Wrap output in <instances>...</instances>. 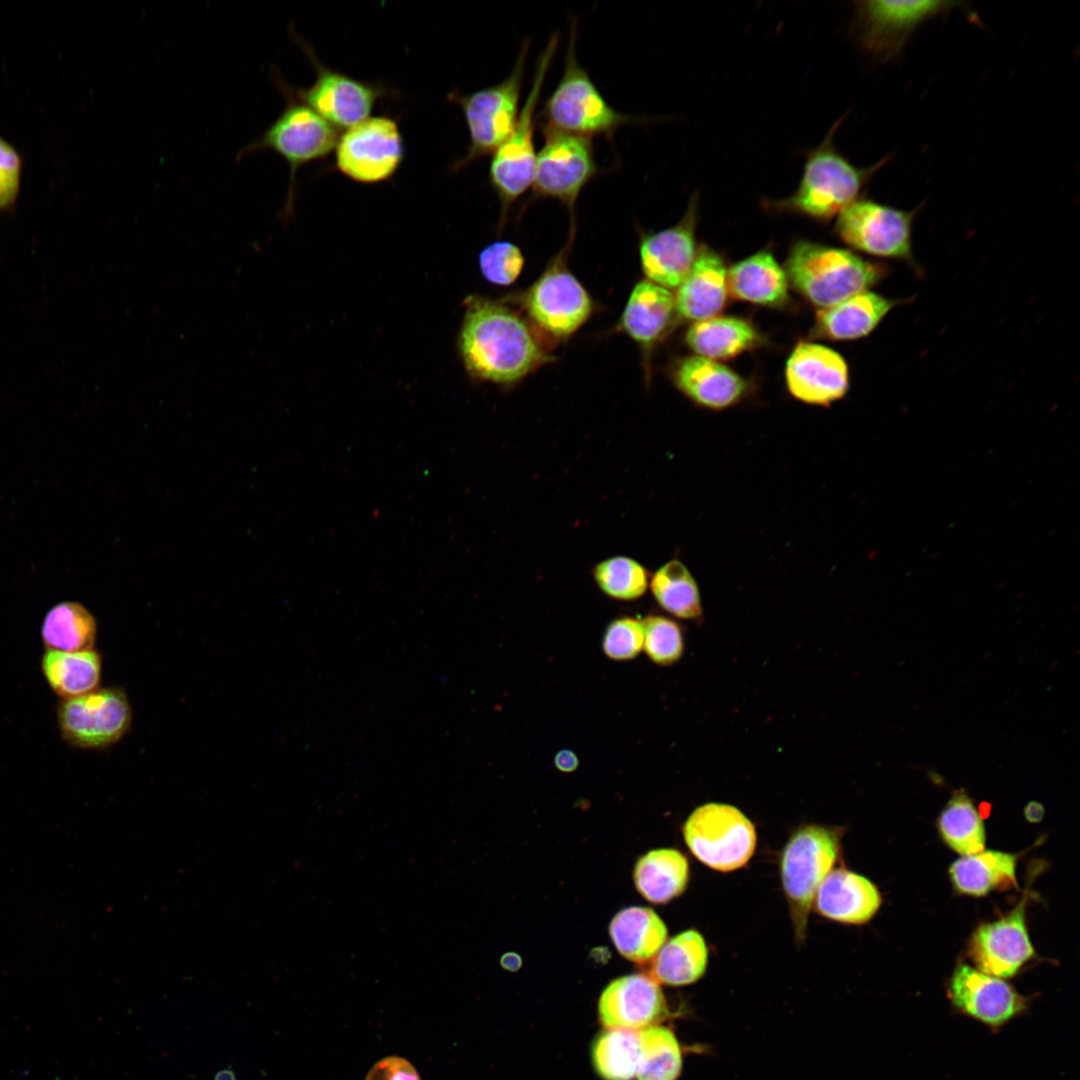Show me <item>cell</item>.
Returning a JSON list of instances; mask_svg holds the SVG:
<instances>
[{
	"instance_id": "cell-39",
	"label": "cell",
	"mask_w": 1080,
	"mask_h": 1080,
	"mask_svg": "<svg viewBox=\"0 0 1080 1080\" xmlns=\"http://www.w3.org/2000/svg\"><path fill=\"white\" fill-rule=\"evenodd\" d=\"M592 575L600 591L618 601L639 599L649 585L646 568L627 556H614L597 563Z\"/></svg>"
},
{
	"instance_id": "cell-27",
	"label": "cell",
	"mask_w": 1080,
	"mask_h": 1080,
	"mask_svg": "<svg viewBox=\"0 0 1080 1080\" xmlns=\"http://www.w3.org/2000/svg\"><path fill=\"white\" fill-rule=\"evenodd\" d=\"M727 288L736 299L764 306H780L788 298L786 272L765 250L734 264L727 271Z\"/></svg>"
},
{
	"instance_id": "cell-34",
	"label": "cell",
	"mask_w": 1080,
	"mask_h": 1080,
	"mask_svg": "<svg viewBox=\"0 0 1080 1080\" xmlns=\"http://www.w3.org/2000/svg\"><path fill=\"white\" fill-rule=\"evenodd\" d=\"M97 625L93 615L77 602H62L46 614L41 636L48 650L76 652L91 650Z\"/></svg>"
},
{
	"instance_id": "cell-38",
	"label": "cell",
	"mask_w": 1080,
	"mask_h": 1080,
	"mask_svg": "<svg viewBox=\"0 0 1080 1080\" xmlns=\"http://www.w3.org/2000/svg\"><path fill=\"white\" fill-rule=\"evenodd\" d=\"M640 1054L637 1080H676L682 1057L673 1032L659 1025L638 1030Z\"/></svg>"
},
{
	"instance_id": "cell-21",
	"label": "cell",
	"mask_w": 1080,
	"mask_h": 1080,
	"mask_svg": "<svg viewBox=\"0 0 1080 1080\" xmlns=\"http://www.w3.org/2000/svg\"><path fill=\"white\" fill-rule=\"evenodd\" d=\"M949 995L957 1009L990 1026L1007 1023L1025 1008V999L1004 980L963 963L953 972Z\"/></svg>"
},
{
	"instance_id": "cell-43",
	"label": "cell",
	"mask_w": 1080,
	"mask_h": 1080,
	"mask_svg": "<svg viewBox=\"0 0 1080 1080\" xmlns=\"http://www.w3.org/2000/svg\"><path fill=\"white\" fill-rule=\"evenodd\" d=\"M21 173L20 154L0 136V210L14 206L20 190Z\"/></svg>"
},
{
	"instance_id": "cell-13",
	"label": "cell",
	"mask_w": 1080,
	"mask_h": 1080,
	"mask_svg": "<svg viewBox=\"0 0 1080 1080\" xmlns=\"http://www.w3.org/2000/svg\"><path fill=\"white\" fill-rule=\"evenodd\" d=\"M131 721L127 697L117 688L95 689L64 699L58 708L63 739L79 748L100 749L116 743L129 730Z\"/></svg>"
},
{
	"instance_id": "cell-5",
	"label": "cell",
	"mask_w": 1080,
	"mask_h": 1080,
	"mask_svg": "<svg viewBox=\"0 0 1080 1080\" xmlns=\"http://www.w3.org/2000/svg\"><path fill=\"white\" fill-rule=\"evenodd\" d=\"M839 849L840 831L819 825L799 828L785 845L780 875L798 942L805 938L815 893L836 862Z\"/></svg>"
},
{
	"instance_id": "cell-36",
	"label": "cell",
	"mask_w": 1080,
	"mask_h": 1080,
	"mask_svg": "<svg viewBox=\"0 0 1080 1080\" xmlns=\"http://www.w3.org/2000/svg\"><path fill=\"white\" fill-rule=\"evenodd\" d=\"M944 841L962 856L979 853L985 847L983 821L965 791H956L938 819Z\"/></svg>"
},
{
	"instance_id": "cell-6",
	"label": "cell",
	"mask_w": 1080,
	"mask_h": 1080,
	"mask_svg": "<svg viewBox=\"0 0 1080 1080\" xmlns=\"http://www.w3.org/2000/svg\"><path fill=\"white\" fill-rule=\"evenodd\" d=\"M558 42L559 36L555 33L537 60L530 92L519 111L512 133L493 153L489 182L503 210H507L533 184L537 159L534 145L535 110Z\"/></svg>"
},
{
	"instance_id": "cell-31",
	"label": "cell",
	"mask_w": 1080,
	"mask_h": 1080,
	"mask_svg": "<svg viewBox=\"0 0 1080 1080\" xmlns=\"http://www.w3.org/2000/svg\"><path fill=\"white\" fill-rule=\"evenodd\" d=\"M708 950L703 936L696 930H686L665 942L650 969L658 983L683 986L696 982L705 973Z\"/></svg>"
},
{
	"instance_id": "cell-24",
	"label": "cell",
	"mask_w": 1080,
	"mask_h": 1080,
	"mask_svg": "<svg viewBox=\"0 0 1080 1080\" xmlns=\"http://www.w3.org/2000/svg\"><path fill=\"white\" fill-rule=\"evenodd\" d=\"M880 904V893L870 880L840 868L827 874L816 894V909L822 916L847 924L866 923Z\"/></svg>"
},
{
	"instance_id": "cell-25",
	"label": "cell",
	"mask_w": 1080,
	"mask_h": 1080,
	"mask_svg": "<svg viewBox=\"0 0 1080 1080\" xmlns=\"http://www.w3.org/2000/svg\"><path fill=\"white\" fill-rule=\"evenodd\" d=\"M897 304L872 291L855 294L816 315L815 334L832 340H854L870 334Z\"/></svg>"
},
{
	"instance_id": "cell-48",
	"label": "cell",
	"mask_w": 1080,
	"mask_h": 1080,
	"mask_svg": "<svg viewBox=\"0 0 1080 1080\" xmlns=\"http://www.w3.org/2000/svg\"><path fill=\"white\" fill-rule=\"evenodd\" d=\"M214 1080H237L236 1075L231 1069H223L215 1074Z\"/></svg>"
},
{
	"instance_id": "cell-9",
	"label": "cell",
	"mask_w": 1080,
	"mask_h": 1080,
	"mask_svg": "<svg viewBox=\"0 0 1080 1080\" xmlns=\"http://www.w3.org/2000/svg\"><path fill=\"white\" fill-rule=\"evenodd\" d=\"M683 835L699 861L721 872L744 866L757 842L753 823L738 808L723 803L696 808L684 823Z\"/></svg>"
},
{
	"instance_id": "cell-10",
	"label": "cell",
	"mask_w": 1080,
	"mask_h": 1080,
	"mask_svg": "<svg viewBox=\"0 0 1080 1080\" xmlns=\"http://www.w3.org/2000/svg\"><path fill=\"white\" fill-rule=\"evenodd\" d=\"M544 144L537 154L535 196L553 198L572 213L584 187L598 174L590 137L541 127Z\"/></svg>"
},
{
	"instance_id": "cell-18",
	"label": "cell",
	"mask_w": 1080,
	"mask_h": 1080,
	"mask_svg": "<svg viewBox=\"0 0 1080 1080\" xmlns=\"http://www.w3.org/2000/svg\"><path fill=\"white\" fill-rule=\"evenodd\" d=\"M789 392L808 404L828 405L842 398L849 387L844 358L826 346L800 342L786 363Z\"/></svg>"
},
{
	"instance_id": "cell-26",
	"label": "cell",
	"mask_w": 1080,
	"mask_h": 1080,
	"mask_svg": "<svg viewBox=\"0 0 1080 1080\" xmlns=\"http://www.w3.org/2000/svg\"><path fill=\"white\" fill-rule=\"evenodd\" d=\"M675 312V295L646 279L631 291L620 323L630 338L648 348L664 334Z\"/></svg>"
},
{
	"instance_id": "cell-19",
	"label": "cell",
	"mask_w": 1080,
	"mask_h": 1080,
	"mask_svg": "<svg viewBox=\"0 0 1080 1080\" xmlns=\"http://www.w3.org/2000/svg\"><path fill=\"white\" fill-rule=\"evenodd\" d=\"M1026 901L1027 895L1005 917L976 929L969 943V956L978 970L1008 978L1034 956L1025 925Z\"/></svg>"
},
{
	"instance_id": "cell-16",
	"label": "cell",
	"mask_w": 1080,
	"mask_h": 1080,
	"mask_svg": "<svg viewBox=\"0 0 1080 1080\" xmlns=\"http://www.w3.org/2000/svg\"><path fill=\"white\" fill-rule=\"evenodd\" d=\"M524 304L538 327L555 337L578 330L592 312L590 295L563 265L550 266L529 288Z\"/></svg>"
},
{
	"instance_id": "cell-47",
	"label": "cell",
	"mask_w": 1080,
	"mask_h": 1080,
	"mask_svg": "<svg viewBox=\"0 0 1080 1080\" xmlns=\"http://www.w3.org/2000/svg\"><path fill=\"white\" fill-rule=\"evenodd\" d=\"M501 966L509 971H516L521 967L522 959L515 952H507L500 959Z\"/></svg>"
},
{
	"instance_id": "cell-3",
	"label": "cell",
	"mask_w": 1080,
	"mask_h": 1080,
	"mask_svg": "<svg viewBox=\"0 0 1080 1080\" xmlns=\"http://www.w3.org/2000/svg\"><path fill=\"white\" fill-rule=\"evenodd\" d=\"M786 275L793 287L821 309L878 284L887 269L853 252L800 241L791 249Z\"/></svg>"
},
{
	"instance_id": "cell-46",
	"label": "cell",
	"mask_w": 1080,
	"mask_h": 1080,
	"mask_svg": "<svg viewBox=\"0 0 1080 1080\" xmlns=\"http://www.w3.org/2000/svg\"><path fill=\"white\" fill-rule=\"evenodd\" d=\"M1024 814L1028 821L1037 823L1043 818L1044 808L1039 802L1031 801L1025 807Z\"/></svg>"
},
{
	"instance_id": "cell-41",
	"label": "cell",
	"mask_w": 1080,
	"mask_h": 1080,
	"mask_svg": "<svg viewBox=\"0 0 1080 1080\" xmlns=\"http://www.w3.org/2000/svg\"><path fill=\"white\" fill-rule=\"evenodd\" d=\"M479 266L487 281L507 286L520 275L524 266V257L515 244L497 241L480 252Z\"/></svg>"
},
{
	"instance_id": "cell-28",
	"label": "cell",
	"mask_w": 1080,
	"mask_h": 1080,
	"mask_svg": "<svg viewBox=\"0 0 1080 1080\" xmlns=\"http://www.w3.org/2000/svg\"><path fill=\"white\" fill-rule=\"evenodd\" d=\"M609 935L620 955L634 963L646 964L666 942L668 931L653 909L631 906L613 917Z\"/></svg>"
},
{
	"instance_id": "cell-29",
	"label": "cell",
	"mask_w": 1080,
	"mask_h": 1080,
	"mask_svg": "<svg viewBox=\"0 0 1080 1080\" xmlns=\"http://www.w3.org/2000/svg\"><path fill=\"white\" fill-rule=\"evenodd\" d=\"M633 879L637 891L646 900L655 904L667 903L685 890L689 864L676 849H654L638 859Z\"/></svg>"
},
{
	"instance_id": "cell-44",
	"label": "cell",
	"mask_w": 1080,
	"mask_h": 1080,
	"mask_svg": "<svg viewBox=\"0 0 1080 1080\" xmlns=\"http://www.w3.org/2000/svg\"><path fill=\"white\" fill-rule=\"evenodd\" d=\"M365 1080H421L414 1066L406 1059L389 1056L379 1060L369 1070Z\"/></svg>"
},
{
	"instance_id": "cell-33",
	"label": "cell",
	"mask_w": 1080,
	"mask_h": 1080,
	"mask_svg": "<svg viewBox=\"0 0 1080 1080\" xmlns=\"http://www.w3.org/2000/svg\"><path fill=\"white\" fill-rule=\"evenodd\" d=\"M52 690L64 699L94 691L100 682L101 659L94 650H47L41 662Z\"/></svg>"
},
{
	"instance_id": "cell-22",
	"label": "cell",
	"mask_w": 1080,
	"mask_h": 1080,
	"mask_svg": "<svg viewBox=\"0 0 1080 1080\" xmlns=\"http://www.w3.org/2000/svg\"><path fill=\"white\" fill-rule=\"evenodd\" d=\"M673 379L679 390L699 406L724 409L739 402L747 382L721 363L698 355L681 359Z\"/></svg>"
},
{
	"instance_id": "cell-32",
	"label": "cell",
	"mask_w": 1080,
	"mask_h": 1080,
	"mask_svg": "<svg viewBox=\"0 0 1080 1080\" xmlns=\"http://www.w3.org/2000/svg\"><path fill=\"white\" fill-rule=\"evenodd\" d=\"M1014 854L983 850L954 861L950 875L956 889L964 894L983 896L996 888L1017 886Z\"/></svg>"
},
{
	"instance_id": "cell-11",
	"label": "cell",
	"mask_w": 1080,
	"mask_h": 1080,
	"mask_svg": "<svg viewBox=\"0 0 1080 1080\" xmlns=\"http://www.w3.org/2000/svg\"><path fill=\"white\" fill-rule=\"evenodd\" d=\"M338 170L353 181L373 184L389 179L404 156L397 123L385 116L369 117L348 128L335 147Z\"/></svg>"
},
{
	"instance_id": "cell-8",
	"label": "cell",
	"mask_w": 1080,
	"mask_h": 1080,
	"mask_svg": "<svg viewBox=\"0 0 1080 1080\" xmlns=\"http://www.w3.org/2000/svg\"><path fill=\"white\" fill-rule=\"evenodd\" d=\"M287 104L279 116L253 141L244 146L237 159L261 150L281 156L289 167L286 211L291 209L299 168L321 159L335 149L339 136L336 128L310 107L283 93Z\"/></svg>"
},
{
	"instance_id": "cell-12",
	"label": "cell",
	"mask_w": 1080,
	"mask_h": 1080,
	"mask_svg": "<svg viewBox=\"0 0 1080 1080\" xmlns=\"http://www.w3.org/2000/svg\"><path fill=\"white\" fill-rule=\"evenodd\" d=\"M914 215V211L858 198L839 213L835 233L847 245L867 254L907 260L912 254Z\"/></svg>"
},
{
	"instance_id": "cell-7",
	"label": "cell",
	"mask_w": 1080,
	"mask_h": 1080,
	"mask_svg": "<svg viewBox=\"0 0 1080 1080\" xmlns=\"http://www.w3.org/2000/svg\"><path fill=\"white\" fill-rule=\"evenodd\" d=\"M528 50L529 42L525 41L512 71L498 84L453 96L462 109L470 138L466 154L457 162V168L493 154L512 133L519 115Z\"/></svg>"
},
{
	"instance_id": "cell-45",
	"label": "cell",
	"mask_w": 1080,
	"mask_h": 1080,
	"mask_svg": "<svg viewBox=\"0 0 1080 1080\" xmlns=\"http://www.w3.org/2000/svg\"><path fill=\"white\" fill-rule=\"evenodd\" d=\"M554 765L561 772H572L578 768L579 759L570 749H561L554 756Z\"/></svg>"
},
{
	"instance_id": "cell-40",
	"label": "cell",
	"mask_w": 1080,
	"mask_h": 1080,
	"mask_svg": "<svg viewBox=\"0 0 1080 1080\" xmlns=\"http://www.w3.org/2000/svg\"><path fill=\"white\" fill-rule=\"evenodd\" d=\"M643 649L652 662L668 666L682 656L684 645L679 625L664 616L650 615L642 620Z\"/></svg>"
},
{
	"instance_id": "cell-37",
	"label": "cell",
	"mask_w": 1080,
	"mask_h": 1080,
	"mask_svg": "<svg viewBox=\"0 0 1080 1080\" xmlns=\"http://www.w3.org/2000/svg\"><path fill=\"white\" fill-rule=\"evenodd\" d=\"M640 1054L638 1031L606 1029L593 1044L592 1058L604 1080H633Z\"/></svg>"
},
{
	"instance_id": "cell-42",
	"label": "cell",
	"mask_w": 1080,
	"mask_h": 1080,
	"mask_svg": "<svg viewBox=\"0 0 1080 1080\" xmlns=\"http://www.w3.org/2000/svg\"><path fill=\"white\" fill-rule=\"evenodd\" d=\"M642 620L633 617H621L610 622L603 634L602 649L604 654L615 661H627L635 658L643 649Z\"/></svg>"
},
{
	"instance_id": "cell-1",
	"label": "cell",
	"mask_w": 1080,
	"mask_h": 1080,
	"mask_svg": "<svg viewBox=\"0 0 1080 1080\" xmlns=\"http://www.w3.org/2000/svg\"><path fill=\"white\" fill-rule=\"evenodd\" d=\"M459 349L473 376L499 384L517 382L551 359L517 313L477 297L466 302Z\"/></svg>"
},
{
	"instance_id": "cell-14",
	"label": "cell",
	"mask_w": 1080,
	"mask_h": 1080,
	"mask_svg": "<svg viewBox=\"0 0 1080 1080\" xmlns=\"http://www.w3.org/2000/svg\"><path fill=\"white\" fill-rule=\"evenodd\" d=\"M951 1H888L856 2V29L865 51L889 60L903 49L911 33L922 22L950 10Z\"/></svg>"
},
{
	"instance_id": "cell-15",
	"label": "cell",
	"mask_w": 1080,
	"mask_h": 1080,
	"mask_svg": "<svg viewBox=\"0 0 1080 1080\" xmlns=\"http://www.w3.org/2000/svg\"><path fill=\"white\" fill-rule=\"evenodd\" d=\"M301 46L316 69V79L310 87L299 90L288 88L278 79L281 91L334 127L348 129L369 118L378 96L375 87L322 65L309 47L304 43Z\"/></svg>"
},
{
	"instance_id": "cell-23",
	"label": "cell",
	"mask_w": 1080,
	"mask_h": 1080,
	"mask_svg": "<svg viewBox=\"0 0 1080 1080\" xmlns=\"http://www.w3.org/2000/svg\"><path fill=\"white\" fill-rule=\"evenodd\" d=\"M727 270L721 256L702 246L675 295L676 312L695 322L715 317L725 306Z\"/></svg>"
},
{
	"instance_id": "cell-2",
	"label": "cell",
	"mask_w": 1080,
	"mask_h": 1080,
	"mask_svg": "<svg viewBox=\"0 0 1080 1080\" xmlns=\"http://www.w3.org/2000/svg\"><path fill=\"white\" fill-rule=\"evenodd\" d=\"M842 118L829 129L818 146L808 151L797 189L788 197L766 200L775 211L828 221L858 199L869 179L884 165L857 167L834 145V135Z\"/></svg>"
},
{
	"instance_id": "cell-35",
	"label": "cell",
	"mask_w": 1080,
	"mask_h": 1080,
	"mask_svg": "<svg viewBox=\"0 0 1080 1080\" xmlns=\"http://www.w3.org/2000/svg\"><path fill=\"white\" fill-rule=\"evenodd\" d=\"M649 586L658 605L673 616L693 620L702 615L697 583L682 562L671 560L662 565Z\"/></svg>"
},
{
	"instance_id": "cell-4",
	"label": "cell",
	"mask_w": 1080,
	"mask_h": 1080,
	"mask_svg": "<svg viewBox=\"0 0 1080 1080\" xmlns=\"http://www.w3.org/2000/svg\"><path fill=\"white\" fill-rule=\"evenodd\" d=\"M541 118V127L607 139H611L620 126L635 121L609 105L578 62L575 22H571L563 75L547 99Z\"/></svg>"
},
{
	"instance_id": "cell-17",
	"label": "cell",
	"mask_w": 1080,
	"mask_h": 1080,
	"mask_svg": "<svg viewBox=\"0 0 1080 1080\" xmlns=\"http://www.w3.org/2000/svg\"><path fill=\"white\" fill-rule=\"evenodd\" d=\"M698 200L699 194L694 193L676 225L643 236L640 260L647 280L670 290L678 288L687 276L697 254Z\"/></svg>"
},
{
	"instance_id": "cell-30",
	"label": "cell",
	"mask_w": 1080,
	"mask_h": 1080,
	"mask_svg": "<svg viewBox=\"0 0 1080 1080\" xmlns=\"http://www.w3.org/2000/svg\"><path fill=\"white\" fill-rule=\"evenodd\" d=\"M685 339L698 356L715 361L733 358L753 348L758 343L759 335L744 319L715 316L694 322Z\"/></svg>"
},
{
	"instance_id": "cell-20",
	"label": "cell",
	"mask_w": 1080,
	"mask_h": 1080,
	"mask_svg": "<svg viewBox=\"0 0 1080 1080\" xmlns=\"http://www.w3.org/2000/svg\"><path fill=\"white\" fill-rule=\"evenodd\" d=\"M598 1011L606 1029L634 1031L658 1024L668 1013L659 983L640 973L610 982L600 996Z\"/></svg>"
}]
</instances>
